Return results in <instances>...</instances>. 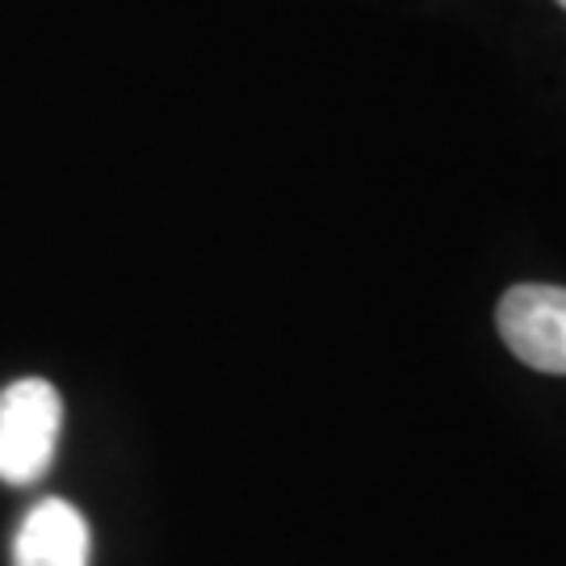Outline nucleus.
I'll use <instances>...</instances> for the list:
<instances>
[{
	"instance_id": "nucleus-1",
	"label": "nucleus",
	"mask_w": 566,
	"mask_h": 566,
	"mask_svg": "<svg viewBox=\"0 0 566 566\" xmlns=\"http://www.w3.org/2000/svg\"><path fill=\"white\" fill-rule=\"evenodd\" d=\"M63 432V399L60 390L42 378L0 390V483L30 486L55 462Z\"/></svg>"
},
{
	"instance_id": "nucleus-2",
	"label": "nucleus",
	"mask_w": 566,
	"mask_h": 566,
	"mask_svg": "<svg viewBox=\"0 0 566 566\" xmlns=\"http://www.w3.org/2000/svg\"><path fill=\"white\" fill-rule=\"evenodd\" d=\"M495 327L504 336L507 353L521 357L528 369L566 374V290L563 285H512Z\"/></svg>"
},
{
	"instance_id": "nucleus-3",
	"label": "nucleus",
	"mask_w": 566,
	"mask_h": 566,
	"mask_svg": "<svg viewBox=\"0 0 566 566\" xmlns=\"http://www.w3.org/2000/svg\"><path fill=\"white\" fill-rule=\"evenodd\" d=\"M88 521L63 500H42L25 512L13 537V566H88Z\"/></svg>"
},
{
	"instance_id": "nucleus-4",
	"label": "nucleus",
	"mask_w": 566,
	"mask_h": 566,
	"mask_svg": "<svg viewBox=\"0 0 566 566\" xmlns=\"http://www.w3.org/2000/svg\"><path fill=\"white\" fill-rule=\"evenodd\" d=\"M558 4H563V9H566V0H558Z\"/></svg>"
}]
</instances>
